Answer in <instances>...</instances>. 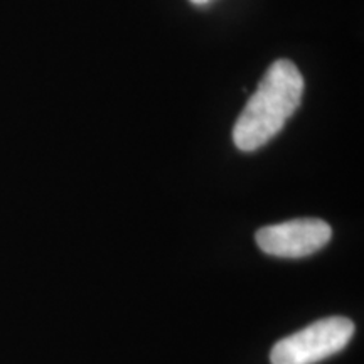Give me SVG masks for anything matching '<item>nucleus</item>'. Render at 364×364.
I'll use <instances>...</instances> for the list:
<instances>
[{
	"mask_svg": "<svg viewBox=\"0 0 364 364\" xmlns=\"http://www.w3.org/2000/svg\"><path fill=\"white\" fill-rule=\"evenodd\" d=\"M354 324L348 317H327L312 322L302 331L287 336L272 348V364H316L348 346Z\"/></svg>",
	"mask_w": 364,
	"mask_h": 364,
	"instance_id": "obj_2",
	"label": "nucleus"
},
{
	"mask_svg": "<svg viewBox=\"0 0 364 364\" xmlns=\"http://www.w3.org/2000/svg\"><path fill=\"white\" fill-rule=\"evenodd\" d=\"M332 238V230L317 218H299L280 225L260 228L255 235L263 253L280 258H304L324 248Z\"/></svg>",
	"mask_w": 364,
	"mask_h": 364,
	"instance_id": "obj_3",
	"label": "nucleus"
},
{
	"mask_svg": "<svg viewBox=\"0 0 364 364\" xmlns=\"http://www.w3.org/2000/svg\"><path fill=\"white\" fill-rule=\"evenodd\" d=\"M191 2L196 4V6H204V4H208L209 0H191Z\"/></svg>",
	"mask_w": 364,
	"mask_h": 364,
	"instance_id": "obj_4",
	"label": "nucleus"
},
{
	"mask_svg": "<svg viewBox=\"0 0 364 364\" xmlns=\"http://www.w3.org/2000/svg\"><path fill=\"white\" fill-rule=\"evenodd\" d=\"M304 95V78L289 59H280L268 68L258 88L236 120L233 142L243 152L263 147L284 129L297 110Z\"/></svg>",
	"mask_w": 364,
	"mask_h": 364,
	"instance_id": "obj_1",
	"label": "nucleus"
}]
</instances>
